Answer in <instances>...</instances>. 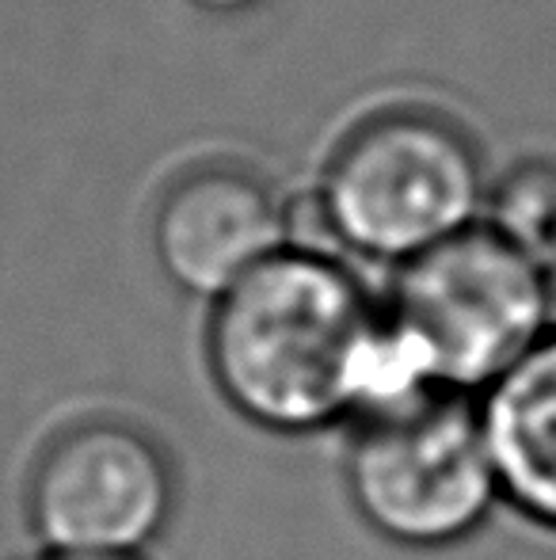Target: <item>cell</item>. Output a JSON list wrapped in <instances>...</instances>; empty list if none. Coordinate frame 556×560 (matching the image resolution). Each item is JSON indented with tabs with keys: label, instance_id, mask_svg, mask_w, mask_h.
<instances>
[{
	"label": "cell",
	"instance_id": "obj_1",
	"mask_svg": "<svg viewBox=\"0 0 556 560\" xmlns=\"http://www.w3.org/2000/svg\"><path fill=\"white\" fill-rule=\"evenodd\" d=\"M206 366L256 428L309 435L423 393L393 351L381 298L320 244H286L210 302Z\"/></svg>",
	"mask_w": 556,
	"mask_h": 560
},
{
	"label": "cell",
	"instance_id": "obj_8",
	"mask_svg": "<svg viewBox=\"0 0 556 560\" xmlns=\"http://www.w3.org/2000/svg\"><path fill=\"white\" fill-rule=\"evenodd\" d=\"M481 222L556 264V153L519 149L511 161L492 164Z\"/></svg>",
	"mask_w": 556,
	"mask_h": 560
},
{
	"label": "cell",
	"instance_id": "obj_5",
	"mask_svg": "<svg viewBox=\"0 0 556 560\" xmlns=\"http://www.w3.org/2000/svg\"><path fill=\"white\" fill-rule=\"evenodd\" d=\"M176 472L145 428L96 416L61 428L31 465L27 518L54 553L141 557L168 526Z\"/></svg>",
	"mask_w": 556,
	"mask_h": 560
},
{
	"label": "cell",
	"instance_id": "obj_4",
	"mask_svg": "<svg viewBox=\"0 0 556 560\" xmlns=\"http://www.w3.org/2000/svg\"><path fill=\"white\" fill-rule=\"evenodd\" d=\"M343 477L366 526L401 549L461 546L499 503L476 400L442 389L358 416Z\"/></svg>",
	"mask_w": 556,
	"mask_h": 560
},
{
	"label": "cell",
	"instance_id": "obj_9",
	"mask_svg": "<svg viewBox=\"0 0 556 560\" xmlns=\"http://www.w3.org/2000/svg\"><path fill=\"white\" fill-rule=\"evenodd\" d=\"M191 8H199V12H210V15H240L248 12V8H256L260 0H187Z\"/></svg>",
	"mask_w": 556,
	"mask_h": 560
},
{
	"label": "cell",
	"instance_id": "obj_10",
	"mask_svg": "<svg viewBox=\"0 0 556 560\" xmlns=\"http://www.w3.org/2000/svg\"><path fill=\"white\" fill-rule=\"evenodd\" d=\"M23 560H141V557H111V553H54V549H38V553Z\"/></svg>",
	"mask_w": 556,
	"mask_h": 560
},
{
	"label": "cell",
	"instance_id": "obj_7",
	"mask_svg": "<svg viewBox=\"0 0 556 560\" xmlns=\"http://www.w3.org/2000/svg\"><path fill=\"white\" fill-rule=\"evenodd\" d=\"M473 400L499 503L556 534V320Z\"/></svg>",
	"mask_w": 556,
	"mask_h": 560
},
{
	"label": "cell",
	"instance_id": "obj_6",
	"mask_svg": "<svg viewBox=\"0 0 556 560\" xmlns=\"http://www.w3.org/2000/svg\"><path fill=\"white\" fill-rule=\"evenodd\" d=\"M294 244V210L279 187L237 161L179 172L153 210V252L184 294L214 302Z\"/></svg>",
	"mask_w": 556,
	"mask_h": 560
},
{
	"label": "cell",
	"instance_id": "obj_2",
	"mask_svg": "<svg viewBox=\"0 0 556 560\" xmlns=\"http://www.w3.org/2000/svg\"><path fill=\"white\" fill-rule=\"evenodd\" d=\"M488 176L484 138L461 112L419 96L386 100L328 149L312 214L340 252L401 267L481 222Z\"/></svg>",
	"mask_w": 556,
	"mask_h": 560
},
{
	"label": "cell",
	"instance_id": "obj_3",
	"mask_svg": "<svg viewBox=\"0 0 556 560\" xmlns=\"http://www.w3.org/2000/svg\"><path fill=\"white\" fill-rule=\"evenodd\" d=\"M381 317L412 385L476 397L556 320V264L476 222L393 267Z\"/></svg>",
	"mask_w": 556,
	"mask_h": 560
}]
</instances>
